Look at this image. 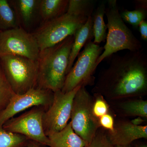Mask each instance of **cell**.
Masks as SVG:
<instances>
[{
    "label": "cell",
    "instance_id": "cell-1",
    "mask_svg": "<svg viewBox=\"0 0 147 147\" xmlns=\"http://www.w3.org/2000/svg\"><path fill=\"white\" fill-rule=\"evenodd\" d=\"M92 90L106 100L141 98L147 94V57L144 49L121 56L113 54ZM107 59V58H106Z\"/></svg>",
    "mask_w": 147,
    "mask_h": 147
},
{
    "label": "cell",
    "instance_id": "cell-2",
    "mask_svg": "<svg viewBox=\"0 0 147 147\" xmlns=\"http://www.w3.org/2000/svg\"><path fill=\"white\" fill-rule=\"evenodd\" d=\"M94 1L92 0H69L67 11L53 20L41 23L32 33L40 51L57 45L75 33L92 16Z\"/></svg>",
    "mask_w": 147,
    "mask_h": 147
},
{
    "label": "cell",
    "instance_id": "cell-3",
    "mask_svg": "<svg viewBox=\"0 0 147 147\" xmlns=\"http://www.w3.org/2000/svg\"><path fill=\"white\" fill-rule=\"evenodd\" d=\"M74 35L67 38L55 46L40 52L36 88L54 92L63 87Z\"/></svg>",
    "mask_w": 147,
    "mask_h": 147
},
{
    "label": "cell",
    "instance_id": "cell-4",
    "mask_svg": "<svg viewBox=\"0 0 147 147\" xmlns=\"http://www.w3.org/2000/svg\"><path fill=\"white\" fill-rule=\"evenodd\" d=\"M108 32L103 51L96 61V66L103 60L121 50L136 52L143 48L142 42L135 36L121 17L116 0H108L105 11Z\"/></svg>",
    "mask_w": 147,
    "mask_h": 147
},
{
    "label": "cell",
    "instance_id": "cell-5",
    "mask_svg": "<svg viewBox=\"0 0 147 147\" xmlns=\"http://www.w3.org/2000/svg\"><path fill=\"white\" fill-rule=\"evenodd\" d=\"M0 64L16 94H22L36 88L38 60L16 55H5L0 57Z\"/></svg>",
    "mask_w": 147,
    "mask_h": 147
},
{
    "label": "cell",
    "instance_id": "cell-6",
    "mask_svg": "<svg viewBox=\"0 0 147 147\" xmlns=\"http://www.w3.org/2000/svg\"><path fill=\"white\" fill-rule=\"evenodd\" d=\"M103 50V47L93 41L88 42L66 76L61 91L68 92L80 86L86 87L94 85V74L97 67L96 63Z\"/></svg>",
    "mask_w": 147,
    "mask_h": 147
},
{
    "label": "cell",
    "instance_id": "cell-7",
    "mask_svg": "<svg viewBox=\"0 0 147 147\" xmlns=\"http://www.w3.org/2000/svg\"><path fill=\"white\" fill-rule=\"evenodd\" d=\"M93 96L86 87H81L74 98L70 116L71 127L87 144L92 141L99 127L92 111Z\"/></svg>",
    "mask_w": 147,
    "mask_h": 147
},
{
    "label": "cell",
    "instance_id": "cell-8",
    "mask_svg": "<svg viewBox=\"0 0 147 147\" xmlns=\"http://www.w3.org/2000/svg\"><path fill=\"white\" fill-rule=\"evenodd\" d=\"M46 110L36 106L16 117H13L4 124L3 128L6 131L21 134L29 140L49 147L50 142L43 130L42 116Z\"/></svg>",
    "mask_w": 147,
    "mask_h": 147
},
{
    "label": "cell",
    "instance_id": "cell-9",
    "mask_svg": "<svg viewBox=\"0 0 147 147\" xmlns=\"http://www.w3.org/2000/svg\"><path fill=\"white\" fill-rule=\"evenodd\" d=\"M40 52L32 33L23 28L18 27L0 32V57L16 55L38 60Z\"/></svg>",
    "mask_w": 147,
    "mask_h": 147
},
{
    "label": "cell",
    "instance_id": "cell-10",
    "mask_svg": "<svg viewBox=\"0 0 147 147\" xmlns=\"http://www.w3.org/2000/svg\"><path fill=\"white\" fill-rule=\"evenodd\" d=\"M81 87H76L68 92L63 93L61 90L54 92L53 102L42 116V126L46 136L60 131L68 124L74 98Z\"/></svg>",
    "mask_w": 147,
    "mask_h": 147
},
{
    "label": "cell",
    "instance_id": "cell-11",
    "mask_svg": "<svg viewBox=\"0 0 147 147\" xmlns=\"http://www.w3.org/2000/svg\"><path fill=\"white\" fill-rule=\"evenodd\" d=\"M54 92L50 90L35 88L22 94L13 96L7 107L0 112V126L18 113L36 106L47 110L52 104Z\"/></svg>",
    "mask_w": 147,
    "mask_h": 147
},
{
    "label": "cell",
    "instance_id": "cell-12",
    "mask_svg": "<svg viewBox=\"0 0 147 147\" xmlns=\"http://www.w3.org/2000/svg\"><path fill=\"white\" fill-rule=\"evenodd\" d=\"M114 146H127L137 139H147V125H137L130 121L119 120L115 122L114 131L107 132Z\"/></svg>",
    "mask_w": 147,
    "mask_h": 147
},
{
    "label": "cell",
    "instance_id": "cell-13",
    "mask_svg": "<svg viewBox=\"0 0 147 147\" xmlns=\"http://www.w3.org/2000/svg\"><path fill=\"white\" fill-rule=\"evenodd\" d=\"M8 1L16 15L18 26L27 31L39 17L40 0Z\"/></svg>",
    "mask_w": 147,
    "mask_h": 147
},
{
    "label": "cell",
    "instance_id": "cell-14",
    "mask_svg": "<svg viewBox=\"0 0 147 147\" xmlns=\"http://www.w3.org/2000/svg\"><path fill=\"white\" fill-rule=\"evenodd\" d=\"M49 147H84L86 143L74 131L70 122L60 131L47 135Z\"/></svg>",
    "mask_w": 147,
    "mask_h": 147
},
{
    "label": "cell",
    "instance_id": "cell-15",
    "mask_svg": "<svg viewBox=\"0 0 147 147\" xmlns=\"http://www.w3.org/2000/svg\"><path fill=\"white\" fill-rule=\"evenodd\" d=\"M94 38L92 18L89 16L84 26L79 28L74 35V40L69 55L67 74L69 72L80 51L88 42Z\"/></svg>",
    "mask_w": 147,
    "mask_h": 147
},
{
    "label": "cell",
    "instance_id": "cell-16",
    "mask_svg": "<svg viewBox=\"0 0 147 147\" xmlns=\"http://www.w3.org/2000/svg\"><path fill=\"white\" fill-rule=\"evenodd\" d=\"M115 108L119 114L125 117L147 118V100L142 98H133L119 100Z\"/></svg>",
    "mask_w": 147,
    "mask_h": 147
},
{
    "label": "cell",
    "instance_id": "cell-17",
    "mask_svg": "<svg viewBox=\"0 0 147 147\" xmlns=\"http://www.w3.org/2000/svg\"><path fill=\"white\" fill-rule=\"evenodd\" d=\"M69 0H40L39 16L42 23L53 20L67 12Z\"/></svg>",
    "mask_w": 147,
    "mask_h": 147
},
{
    "label": "cell",
    "instance_id": "cell-18",
    "mask_svg": "<svg viewBox=\"0 0 147 147\" xmlns=\"http://www.w3.org/2000/svg\"><path fill=\"white\" fill-rule=\"evenodd\" d=\"M106 2L102 1L92 14L93 32V42L98 45L105 42L107 35V27L104 21Z\"/></svg>",
    "mask_w": 147,
    "mask_h": 147
},
{
    "label": "cell",
    "instance_id": "cell-19",
    "mask_svg": "<svg viewBox=\"0 0 147 147\" xmlns=\"http://www.w3.org/2000/svg\"><path fill=\"white\" fill-rule=\"evenodd\" d=\"M18 27L16 15L8 1L0 0V32Z\"/></svg>",
    "mask_w": 147,
    "mask_h": 147
},
{
    "label": "cell",
    "instance_id": "cell-20",
    "mask_svg": "<svg viewBox=\"0 0 147 147\" xmlns=\"http://www.w3.org/2000/svg\"><path fill=\"white\" fill-rule=\"evenodd\" d=\"M29 140L23 135L9 132L0 126V147H27Z\"/></svg>",
    "mask_w": 147,
    "mask_h": 147
},
{
    "label": "cell",
    "instance_id": "cell-21",
    "mask_svg": "<svg viewBox=\"0 0 147 147\" xmlns=\"http://www.w3.org/2000/svg\"><path fill=\"white\" fill-rule=\"evenodd\" d=\"M15 94L0 64V112L7 107Z\"/></svg>",
    "mask_w": 147,
    "mask_h": 147
},
{
    "label": "cell",
    "instance_id": "cell-22",
    "mask_svg": "<svg viewBox=\"0 0 147 147\" xmlns=\"http://www.w3.org/2000/svg\"><path fill=\"white\" fill-rule=\"evenodd\" d=\"M92 113L95 118L100 117L110 112V106L106 99L99 93H94L92 107Z\"/></svg>",
    "mask_w": 147,
    "mask_h": 147
},
{
    "label": "cell",
    "instance_id": "cell-23",
    "mask_svg": "<svg viewBox=\"0 0 147 147\" xmlns=\"http://www.w3.org/2000/svg\"><path fill=\"white\" fill-rule=\"evenodd\" d=\"M120 14L121 17L124 21H126L137 28L140 23L142 21L146 20L147 12L139 9H134V10L132 11L125 9Z\"/></svg>",
    "mask_w": 147,
    "mask_h": 147
},
{
    "label": "cell",
    "instance_id": "cell-24",
    "mask_svg": "<svg viewBox=\"0 0 147 147\" xmlns=\"http://www.w3.org/2000/svg\"><path fill=\"white\" fill-rule=\"evenodd\" d=\"M84 147H114V146L108 139L107 131L99 128L90 143Z\"/></svg>",
    "mask_w": 147,
    "mask_h": 147
},
{
    "label": "cell",
    "instance_id": "cell-25",
    "mask_svg": "<svg viewBox=\"0 0 147 147\" xmlns=\"http://www.w3.org/2000/svg\"><path fill=\"white\" fill-rule=\"evenodd\" d=\"M99 127L106 130L107 132H112L115 127V117L111 112L100 117L98 120Z\"/></svg>",
    "mask_w": 147,
    "mask_h": 147
},
{
    "label": "cell",
    "instance_id": "cell-26",
    "mask_svg": "<svg viewBox=\"0 0 147 147\" xmlns=\"http://www.w3.org/2000/svg\"><path fill=\"white\" fill-rule=\"evenodd\" d=\"M139 32L141 37L145 41L147 40V21L146 20L142 21L139 24Z\"/></svg>",
    "mask_w": 147,
    "mask_h": 147
},
{
    "label": "cell",
    "instance_id": "cell-27",
    "mask_svg": "<svg viewBox=\"0 0 147 147\" xmlns=\"http://www.w3.org/2000/svg\"><path fill=\"white\" fill-rule=\"evenodd\" d=\"M134 3L135 9H139L147 12V0H136Z\"/></svg>",
    "mask_w": 147,
    "mask_h": 147
},
{
    "label": "cell",
    "instance_id": "cell-28",
    "mask_svg": "<svg viewBox=\"0 0 147 147\" xmlns=\"http://www.w3.org/2000/svg\"><path fill=\"white\" fill-rule=\"evenodd\" d=\"M27 147H46V146L44 145L41 144L38 142L29 140Z\"/></svg>",
    "mask_w": 147,
    "mask_h": 147
},
{
    "label": "cell",
    "instance_id": "cell-29",
    "mask_svg": "<svg viewBox=\"0 0 147 147\" xmlns=\"http://www.w3.org/2000/svg\"><path fill=\"white\" fill-rule=\"evenodd\" d=\"M143 118L141 117H137L134 119L132 120V121H130L131 123L135 125H142V123L144 122V120L142 119Z\"/></svg>",
    "mask_w": 147,
    "mask_h": 147
},
{
    "label": "cell",
    "instance_id": "cell-30",
    "mask_svg": "<svg viewBox=\"0 0 147 147\" xmlns=\"http://www.w3.org/2000/svg\"><path fill=\"white\" fill-rule=\"evenodd\" d=\"M114 147H132L131 146V145H129L127 146H114Z\"/></svg>",
    "mask_w": 147,
    "mask_h": 147
},
{
    "label": "cell",
    "instance_id": "cell-31",
    "mask_svg": "<svg viewBox=\"0 0 147 147\" xmlns=\"http://www.w3.org/2000/svg\"><path fill=\"white\" fill-rule=\"evenodd\" d=\"M137 147H147V145L144 144H141L137 146Z\"/></svg>",
    "mask_w": 147,
    "mask_h": 147
}]
</instances>
